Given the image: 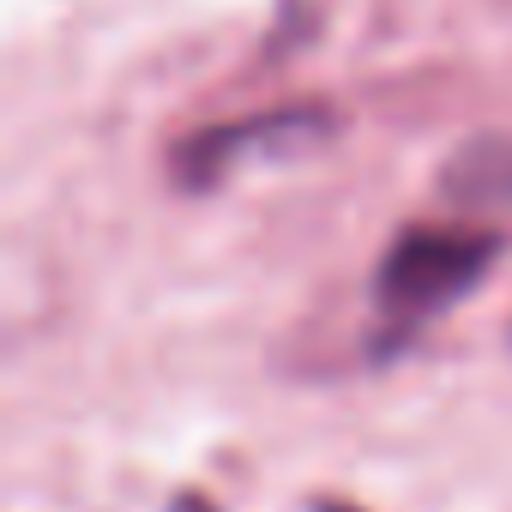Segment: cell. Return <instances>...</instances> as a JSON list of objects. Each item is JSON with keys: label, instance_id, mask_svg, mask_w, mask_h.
Wrapping results in <instances>:
<instances>
[{"label": "cell", "instance_id": "cell-1", "mask_svg": "<svg viewBox=\"0 0 512 512\" xmlns=\"http://www.w3.org/2000/svg\"><path fill=\"white\" fill-rule=\"evenodd\" d=\"M494 253H500V241L488 229H470V223L404 229L386 247L380 278H374V314H380L386 344H404L410 332L440 320L458 296H470Z\"/></svg>", "mask_w": 512, "mask_h": 512}]
</instances>
